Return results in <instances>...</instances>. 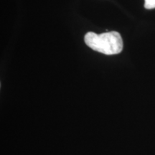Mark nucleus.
I'll use <instances>...</instances> for the list:
<instances>
[{"label": "nucleus", "mask_w": 155, "mask_h": 155, "mask_svg": "<svg viewBox=\"0 0 155 155\" xmlns=\"http://www.w3.org/2000/svg\"><path fill=\"white\" fill-rule=\"evenodd\" d=\"M84 40L87 46L105 55H116L123 50V40L121 35L116 31L99 35L90 32L85 35Z\"/></svg>", "instance_id": "nucleus-1"}, {"label": "nucleus", "mask_w": 155, "mask_h": 155, "mask_svg": "<svg viewBox=\"0 0 155 155\" xmlns=\"http://www.w3.org/2000/svg\"><path fill=\"white\" fill-rule=\"evenodd\" d=\"M144 7L147 9L155 8V0H144Z\"/></svg>", "instance_id": "nucleus-2"}]
</instances>
